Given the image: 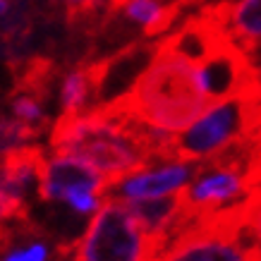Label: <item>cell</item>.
Masks as SVG:
<instances>
[{"instance_id":"obj_1","label":"cell","mask_w":261,"mask_h":261,"mask_svg":"<svg viewBox=\"0 0 261 261\" xmlns=\"http://www.w3.org/2000/svg\"><path fill=\"white\" fill-rule=\"evenodd\" d=\"M111 103L146 125L175 135L214 106L199 87L197 65L159 46V41L146 67Z\"/></svg>"},{"instance_id":"obj_2","label":"cell","mask_w":261,"mask_h":261,"mask_svg":"<svg viewBox=\"0 0 261 261\" xmlns=\"http://www.w3.org/2000/svg\"><path fill=\"white\" fill-rule=\"evenodd\" d=\"M163 247L122 199L106 194L84 235L58 245L50 261H151Z\"/></svg>"},{"instance_id":"obj_3","label":"cell","mask_w":261,"mask_h":261,"mask_svg":"<svg viewBox=\"0 0 261 261\" xmlns=\"http://www.w3.org/2000/svg\"><path fill=\"white\" fill-rule=\"evenodd\" d=\"M151 261H261L247 230L245 199L187 223Z\"/></svg>"},{"instance_id":"obj_4","label":"cell","mask_w":261,"mask_h":261,"mask_svg":"<svg viewBox=\"0 0 261 261\" xmlns=\"http://www.w3.org/2000/svg\"><path fill=\"white\" fill-rule=\"evenodd\" d=\"M261 96V80L245 91L230 96L225 101L211 106L204 111L190 127L177 132L173 139V161L175 163H197V161L211 159L214 153L223 151L240 137L252 135V111L254 103Z\"/></svg>"},{"instance_id":"obj_5","label":"cell","mask_w":261,"mask_h":261,"mask_svg":"<svg viewBox=\"0 0 261 261\" xmlns=\"http://www.w3.org/2000/svg\"><path fill=\"white\" fill-rule=\"evenodd\" d=\"M197 80L204 96L216 106L252 87L256 82V67L252 58L230 39L197 65Z\"/></svg>"},{"instance_id":"obj_6","label":"cell","mask_w":261,"mask_h":261,"mask_svg":"<svg viewBox=\"0 0 261 261\" xmlns=\"http://www.w3.org/2000/svg\"><path fill=\"white\" fill-rule=\"evenodd\" d=\"M108 187L111 180L89 163L74 156L56 153L53 159H46L36 194L41 201H65L74 192H96L103 197Z\"/></svg>"},{"instance_id":"obj_7","label":"cell","mask_w":261,"mask_h":261,"mask_svg":"<svg viewBox=\"0 0 261 261\" xmlns=\"http://www.w3.org/2000/svg\"><path fill=\"white\" fill-rule=\"evenodd\" d=\"M194 168L197 163H159V166L142 168L137 173L125 175L106 194L118 199H151L175 194L192 180Z\"/></svg>"},{"instance_id":"obj_8","label":"cell","mask_w":261,"mask_h":261,"mask_svg":"<svg viewBox=\"0 0 261 261\" xmlns=\"http://www.w3.org/2000/svg\"><path fill=\"white\" fill-rule=\"evenodd\" d=\"M211 10L225 34L254 60L261 50V0H218Z\"/></svg>"},{"instance_id":"obj_9","label":"cell","mask_w":261,"mask_h":261,"mask_svg":"<svg viewBox=\"0 0 261 261\" xmlns=\"http://www.w3.org/2000/svg\"><path fill=\"white\" fill-rule=\"evenodd\" d=\"M125 206L132 211L137 221L149 230L151 235L163 240L168 245V235L173 228L175 218L180 214V192L166 194V197H151V199H122Z\"/></svg>"},{"instance_id":"obj_10","label":"cell","mask_w":261,"mask_h":261,"mask_svg":"<svg viewBox=\"0 0 261 261\" xmlns=\"http://www.w3.org/2000/svg\"><path fill=\"white\" fill-rule=\"evenodd\" d=\"M41 137L34 127L24 125L19 120H10V118H3L0 115V151L10 149V146H17V144H24V142H32Z\"/></svg>"},{"instance_id":"obj_11","label":"cell","mask_w":261,"mask_h":261,"mask_svg":"<svg viewBox=\"0 0 261 261\" xmlns=\"http://www.w3.org/2000/svg\"><path fill=\"white\" fill-rule=\"evenodd\" d=\"M245 218L247 230L252 232V238L261 247V187H256L245 197Z\"/></svg>"},{"instance_id":"obj_12","label":"cell","mask_w":261,"mask_h":261,"mask_svg":"<svg viewBox=\"0 0 261 261\" xmlns=\"http://www.w3.org/2000/svg\"><path fill=\"white\" fill-rule=\"evenodd\" d=\"M65 3V19L70 27L77 24H91L96 10V0H63Z\"/></svg>"},{"instance_id":"obj_13","label":"cell","mask_w":261,"mask_h":261,"mask_svg":"<svg viewBox=\"0 0 261 261\" xmlns=\"http://www.w3.org/2000/svg\"><path fill=\"white\" fill-rule=\"evenodd\" d=\"M249 129H252V132H259V129H261V96H259V101L254 103V111H252V125H249Z\"/></svg>"},{"instance_id":"obj_14","label":"cell","mask_w":261,"mask_h":261,"mask_svg":"<svg viewBox=\"0 0 261 261\" xmlns=\"http://www.w3.org/2000/svg\"><path fill=\"white\" fill-rule=\"evenodd\" d=\"M252 63H254V67H256V74H259V80H261V50L256 53V56H254Z\"/></svg>"}]
</instances>
